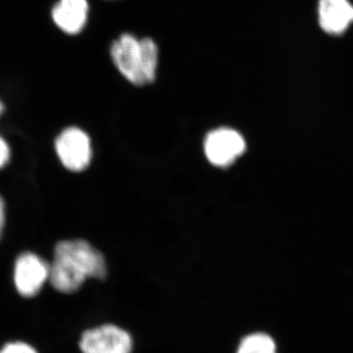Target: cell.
Returning a JSON list of instances; mask_svg holds the SVG:
<instances>
[{
	"label": "cell",
	"instance_id": "6da1fadb",
	"mask_svg": "<svg viewBox=\"0 0 353 353\" xmlns=\"http://www.w3.org/2000/svg\"><path fill=\"white\" fill-rule=\"evenodd\" d=\"M108 265L103 254L88 241L75 239L57 243L50 264V281L61 294H74L88 279L103 280Z\"/></svg>",
	"mask_w": 353,
	"mask_h": 353
},
{
	"label": "cell",
	"instance_id": "7a4b0ae2",
	"mask_svg": "<svg viewBox=\"0 0 353 353\" xmlns=\"http://www.w3.org/2000/svg\"><path fill=\"white\" fill-rule=\"evenodd\" d=\"M110 55L116 68L132 85L143 87L157 79L158 46L152 39L121 34L111 44Z\"/></svg>",
	"mask_w": 353,
	"mask_h": 353
},
{
	"label": "cell",
	"instance_id": "3957f363",
	"mask_svg": "<svg viewBox=\"0 0 353 353\" xmlns=\"http://www.w3.org/2000/svg\"><path fill=\"white\" fill-rule=\"evenodd\" d=\"M55 152L61 164L70 172L85 171L92 158V141L80 128L69 127L55 139Z\"/></svg>",
	"mask_w": 353,
	"mask_h": 353
},
{
	"label": "cell",
	"instance_id": "277c9868",
	"mask_svg": "<svg viewBox=\"0 0 353 353\" xmlns=\"http://www.w3.org/2000/svg\"><path fill=\"white\" fill-rule=\"evenodd\" d=\"M245 138L234 129L219 128L213 130L204 141V152L211 164L226 168L245 153Z\"/></svg>",
	"mask_w": 353,
	"mask_h": 353
},
{
	"label": "cell",
	"instance_id": "5b68a950",
	"mask_svg": "<svg viewBox=\"0 0 353 353\" xmlns=\"http://www.w3.org/2000/svg\"><path fill=\"white\" fill-rule=\"evenodd\" d=\"M50 264L34 252H24L14 265V285L23 297L31 299L50 281Z\"/></svg>",
	"mask_w": 353,
	"mask_h": 353
},
{
	"label": "cell",
	"instance_id": "8992f818",
	"mask_svg": "<svg viewBox=\"0 0 353 353\" xmlns=\"http://www.w3.org/2000/svg\"><path fill=\"white\" fill-rule=\"evenodd\" d=\"M83 353H132V336L114 325H103L88 330L80 341Z\"/></svg>",
	"mask_w": 353,
	"mask_h": 353
},
{
	"label": "cell",
	"instance_id": "52a82bcc",
	"mask_svg": "<svg viewBox=\"0 0 353 353\" xmlns=\"http://www.w3.org/2000/svg\"><path fill=\"white\" fill-rule=\"evenodd\" d=\"M88 0H57L50 10L53 24L67 36H77L88 24Z\"/></svg>",
	"mask_w": 353,
	"mask_h": 353
},
{
	"label": "cell",
	"instance_id": "ba28073f",
	"mask_svg": "<svg viewBox=\"0 0 353 353\" xmlns=\"http://www.w3.org/2000/svg\"><path fill=\"white\" fill-rule=\"evenodd\" d=\"M320 28L330 36H341L353 24V4L350 0H319Z\"/></svg>",
	"mask_w": 353,
	"mask_h": 353
},
{
	"label": "cell",
	"instance_id": "9c48e42d",
	"mask_svg": "<svg viewBox=\"0 0 353 353\" xmlns=\"http://www.w3.org/2000/svg\"><path fill=\"white\" fill-rule=\"evenodd\" d=\"M236 353H277V347L270 336L256 333L243 339Z\"/></svg>",
	"mask_w": 353,
	"mask_h": 353
},
{
	"label": "cell",
	"instance_id": "30bf717a",
	"mask_svg": "<svg viewBox=\"0 0 353 353\" xmlns=\"http://www.w3.org/2000/svg\"><path fill=\"white\" fill-rule=\"evenodd\" d=\"M0 353H38L34 347L21 341L7 343L3 348L0 350Z\"/></svg>",
	"mask_w": 353,
	"mask_h": 353
},
{
	"label": "cell",
	"instance_id": "8fae6325",
	"mask_svg": "<svg viewBox=\"0 0 353 353\" xmlns=\"http://www.w3.org/2000/svg\"><path fill=\"white\" fill-rule=\"evenodd\" d=\"M11 150L6 139L0 136V169L4 168L10 161Z\"/></svg>",
	"mask_w": 353,
	"mask_h": 353
},
{
	"label": "cell",
	"instance_id": "7c38bea8",
	"mask_svg": "<svg viewBox=\"0 0 353 353\" xmlns=\"http://www.w3.org/2000/svg\"><path fill=\"white\" fill-rule=\"evenodd\" d=\"M6 225V204L3 197L0 196V241L3 238Z\"/></svg>",
	"mask_w": 353,
	"mask_h": 353
},
{
	"label": "cell",
	"instance_id": "4fadbf2b",
	"mask_svg": "<svg viewBox=\"0 0 353 353\" xmlns=\"http://www.w3.org/2000/svg\"><path fill=\"white\" fill-rule=\"evenodd\" d=\"M4 105L3 103H2L1 99H0V116H1V114L4 112Z\"/></svg>",
	"mask_w": 353,
	"mask_h": 353
}]
</instances>
